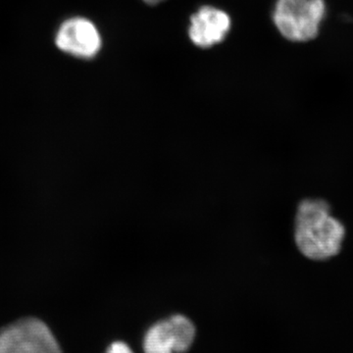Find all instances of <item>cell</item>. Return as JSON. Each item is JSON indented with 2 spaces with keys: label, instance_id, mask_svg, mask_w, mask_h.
I'll list each match as a JSON object with an SVG mask.
<instances>
[{
  "label": "cell",
  "instance_id": "obj_1",
  "mask_svg": "<svg viewBox=\"0 0 353 353\" xmlns=\"http://www.w3.org/2000/svg\"><path fill=\"white\" fill-rule=\"evenodd\" d=\"M292 234L294 245L303 257L324 262L341 252L347 229L333 214L329 202L309 197L297 205Z\"/></svg>",
  "mask_w": 353,
  "mask_h": 353
},
{
  "label": "cell",
  "instance_id": "obj_2",
  "mask_svg": "<svg viewBox=\"0 0 353 353\" xmlns=\"http://www.w3.org/2000/svg\"><path fill=\"white\" fill-rule=\"evenodd\" d=\"M326 14L325 0H276L272 18L285 39L305 43L318 36Z\"/></svg>",
  "mask_w": 353,
  "mask_h": 353
},
{
  "label": "cell",
  "instance_id": "obj_3",
  "mask_svg": "<svg viewBox=\"0 0 353 353\" xmlns=\"http://www.w3.org/2000/svg\"><path fill=\"white\" fill-rule=\"evenodd\" d=\"M0 353H63L46 323L25 317L0 329Z\"/></svg>",
  "mask_w": 353,
  "mask_h": 353
},
{
  "label": "cell",
  "instance_id": "obj_4",
  "mask_svg": "<svg viewBox=\"0 0 353 353\" xmlns=\"http://www.w3.org/2000/svg\"><path fill=\"white\" fill-rule=\"evenodd\" d=\"M196 338L194 325L185 316L176 314L157 322L148 330L143 341L145 353H185Z\"/></svg>",
  "mask_w": 353,
  "mask_h": 353
},
{
  "label": "cell",
  "instance_id": "obj_5",
  "mask_svg": "<svg viewBox=\"0 0 353 353\" xmlns=\"http://www.w3.org/2000/svg\"><path fill=\"white\" fill-rule=\"evenodd\" d=\"M58 50L80 59H92L101 52V32L88 18L71 17L65 20L55 34Z\"/></svg>",
  "mask_w": 353,
  "mask_h": 353
},
{
  "label": "cell",
  "instance_id": "obj_6",
  "mask_svg": "<svg viewBox=\"0 0 353 353\" xmlns=\"http://www.w3.org/2000/svg\"><path fill=\"white\" fill-rule=\"evenodd\" d=\"M231 27L229 14L217 7L202 6L190 17L189 37L197 48H212L227 38Z\"/></svg>",
  "mask_w": 353,
  "mask_h": 353
},
{
  "label": "cell",
  "instance_id": "obj_7",
  "mask_svg": "<svg viewBox=\"0 0 353 353\" xmlns=\"http://www.w3.org/2000/svg\"><path fill=\"white\" fill-rule=\"evenodd\" d=\"M106 353H134L129 345L122 341H116L108 347Z\"/></svg>",
  "mask_w": 353,
  "mask_h": 353
},
{
  "label": "cell",
  "instance_id": "obj_8",
  "mask_svg": "<svg viewBox=\"0 0 353 353\" xmlns=\"http://www.w3.org/2000/svg\"><path fill=\"white\" fill-rule=\"evenodd\" d=\"M148 6H157L160 2L164 1V0H143Z\"/></svg>",
  "mask_w": 353,
  "mask_h": 353
}]
</instances>
